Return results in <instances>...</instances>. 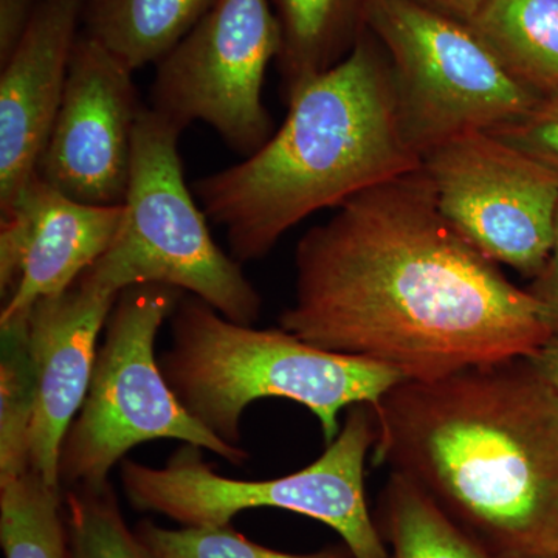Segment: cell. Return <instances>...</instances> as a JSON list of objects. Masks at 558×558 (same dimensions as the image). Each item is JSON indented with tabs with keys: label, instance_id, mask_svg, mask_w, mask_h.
Listing matches in <instances>:
<instances>
[{
	"label": "cell",
	"instance_id": "cell-1",
	"mask_svg": "<svg viewBox=\"0 0 558 558\" xmlns=\"http://www.w3.org/2000/svg\"><path fill=\"white\" fill-rule=\"evenodd\" d=\"M278 323L410 381L532 357L553 339L529 290L440 215L422 168L351 197L306 231Z\"/></svg>",
	"mask_w": 558,
	"mask_h": 558
},
{
	"label": "cell",
	"instance_id": "cell-2",
	"mask_svg": "<svg viewBox=\"0 0 558 558\" xmlns=\"http://www.w3.org/2000/svg\"><path fill=\"white\" fill-rule=\"evenodd\" d=\"M371 407L376 468L495 558H558V392L531 357L403 380Z\"/></svg>",
	"mask_w": 558,
	"mask_h": 558
},
{
	"label": "cell",
	"instance_id": "cell-3",
	"mask_svg": "<svg viewBox=\"0 0 558 558\" xmlns=\"http://www.w3.org/2000/svg\"><path fill=\"white\" fill-rule=\"evenodd\" d=\"M288 106L263 148L194 183L241 264L269 255L301 220L422 165L400 124L387 54L366 28L344 60Z\"/></svg>",
	"mask_w": 558,
	"mask_h": 558
},
{
	"label": "cell",
	"instance_id": "cell-4",
	"mask_svg": "<svg viewBox=\"0 0 558 558\" xmlns=\"http://www.w3.org/2000/svg\"><path fill=\"white\" fill-rule=\"evenodd\" d=\"M170 322L161 373L191 416L230 446L241 447L242 417L260 399L306 407L329 444L339 435L341 411L376 405L405 380L388 366L325 351L288 330L230 322L189 293Z\"/></svg>",
	"mask_w": 558,
	"mask_h": 558
},
{
	"label": "cell",
	"instance_id": "cell-5",
	"mask_svg": "<svg viewBox=\"0 0 558 558\" xmlns=\"http://www.w3.org/2000/svg\"><path fill=\"white\" fill-rule=\"evenodd\" d=\"M376 440V413L359 403L322 457L281 478H226L204 461V449L182 444L163 468L123 459L120 480L132 508L185 527L227 526L248 509L289 510L339 532L354 558H389L366 502V461Z\"/></svg>",
	"mask_w": 558,
	"mask_h": 558
},
{
	"label": "cell",
	"instance_id": "cell-6",
	"mask_svg": "<svg viewBox=\"0 0 558 558\" xmlns=\"http://www.w3.org/2000/svg\"><path fill=\"white\" fill-rule=\"evenodd\" d=\"M182 132L143 106L123 223L108 252L83 275L113 293L140 284L170 286L230 322L255 326L263 300L240 260L213 240L207 215L193 199L179 154Z\"/></svg>",
	"mask_w": 558,
	"mask_h": 558
},
{
	"label": "cell",
	"instance_id": "cell-7",
	"mask_svg": "<svg viewBox=\"0 0 558 558\" xmlns=\"http://www.w3.org/2000/svg\"><path fill=\"white\" fill-rule=\"evenodd\" d=\"M183 295L161 284L120 293L106 322L89 391L62 440L61 486H106L110 470L132 449L157 439L193 444L233 465L248 461L244 447L223 442L191 416L161 373L157 336Z\"/></svg>",
	"mask_w": 558,
	"mask_h": 558
},
{
	"label": "cell",
	"instance_id": "cell-8",
	"mask_svg": "<svg viewBox=\"0 0 558 558\" xmlns=\"http://www.w3.org/2000/svg\"><path fill=\"white\" fill-rule=\"evenodd\" d=\"M363 25L387 54L400 124L421 159L459 135L498 130L542 100L469 24L416 0H365Z\"/></svg>",
	"mask_w": 558,
	"mask_h": 558
},
{
	"label": "cell",
	"instance_id": "cell-9",
	"mask_svg": "<svg viewBox=\"0 0 558 558\" xmlns=\"http://www.w3.org/2000/svg\"><path fill=\"white\" fill-rule=\"evenodd\" d=\"M281 46L270 0H216L157 64L150 108L180 130L208 124L245 159L275 134L263 86Z\"/></svg>",
	"mask_w": 558,
	"mask_h": 558
},
{
	"label": "cell",
	"instance_id": "cell-10",
	"mask_svg": "<svg viewBox=\"0 0 558 558\" xmlns=\"http://www.w3.org/2000/svg\"><path fill=\"white\" fill-rule=\"evenodd\" d=\"M440 215L486 258L535 278L548 259L558 174L486 131L444 143L422 159Z\"/></svg>",
	"mask_w": 558,
	"mask_h": 558
},
{
	"label": "cell",
	"instance_id": "cell-11",
	"mask_svg": "<svg viewBox=\"0 0 558 558\" xmlns=\"http://www.w3.org/2000/svg\"><path fill=\"white\" fill-rule=\"evenodd\" d=\"M134 70L81 33L36 174L70 199L123 205L140 105Z\"/></svg>",
	"mask_w": 558,
	"mask_h": 558
},
{
	"label": "cell",
	"instance_id": "cell-12",
	"mask_svg": "<svg viewBox=\"0 0 558 558\" xmlns=\"http://www.w3.org/2000/svg\"><path fill=\"white\" fill-rule=\"evenodd\" d=\"M123 218L124 205L83 204L33 175L0 211V326L72 288L108 252Z\"/></svg>",
	"mask_w": 558,
	"mask_h": 558
},
{
	"label": "cell",
	"instance_id": "cell-13",
	"mask_svg": "<svg viewBox=\"0 0 558 558\" xmlns=\"http://www.w3.org/2000/svg\"><path fill=\"white\" fill-rule=\"evenodd\" d=\"M119 296L81 275L72 288L28 312L25 330L35 377L31 468L53 486H61L62 440L89 391L98 336Z\"/></svg>",
	"mask_w": 558,
	"mask_h": 558
},
{
	"label": "cell",
	"instance_id": "cell-14",
	"mask_svg": "<svg viewBox=\"0 0 558 558\" xmlns=\"http://www.w3.org/2000/svg\"><path fill=\"white\" fill-rule=\"evenodd\" d=\"M86 0H40L9 60L0 64V211L36 174L68 81Z\"/></svg>",
	"mask_w": 558,
	"mask_h": 558
},
{
	"label": "cell",
	"instance_id": "cell-15",
	"mask_svg": "<svg viewBox=\"0 0 558 558\" xmlns=\"http://www.w3.org/2000/svg\"><path fill=\"white\" fill-rule=\"evenodd\" d=\"M281 31L282 100L347 58L365 31V0H270Z\"/></svg>",
	"mask_w": 558,
	"mask_h": 558
},
{
	"label": "cell",
	"instance_id": "cell-16",
	"mask_svg": "<svg viewBox=\"0 0 558 558\" xmlns=\"http://www.w3.org/2000/svg\"><path fill=\"white\" fill-rule=\"evenodd\" d=\"M469 25L524 89L558 97V0H486Z\"/></svg>",
	"mask_w": 558,
	"mask_h": 558
},
{
	"label": "cell",
	"instance_id": "cell-17",
	"mask_svg": "<svg viewBox=\"0 0 558 558\" xmlns=\"http://www.w3.org/2000/svg\"><path fill=\"white\" fill-rule=\"evenodd\" d=\"M216 0H86L87 35L131 70L159 64Z\"/></svg>",
	"mask_w": 558,
	"mask_h": 558
},
{
	"label": "cell",
	"instance_id": "cell-18",
	"mask_svg": "<svg viewBox=\"0 0 558 558\" xmlns=\"http://www.w3.org/2000/svg\"><path fill=\"white\" fill-rule=\"evenodd\" d=\"M374 520L389 558H495L399 473H389Z\"/></svg>",
	"mask_w": 558,
	"mask_h": 558
},
{
	"label": "cell",
	"instance_id": "cell-19",
	"mask_svg": "<svg viewBox=\"0 0 558 558\" xmlns=\"http://www.w3.org/2000/svg\"><path fill=\"white\" fill-rule=\"evenodd\" d=\"M0 543L5 558H68L62 487L32 469L0 481Z\"/></svg>",
	"mask_w": 558,
	"mask_h": 558
},
{
	"label": "cell",
	"instance_id": "cell-20",
	"mask_svg": "<svg viewBox=\"0 0 558 558\" xmlns=\"http://www.w3.org/2000/svg\"><path fill=\"white\" fill-rule=\"evenodd\" d=\"M27 317L2 330L0 362V481L31 470L35 377L27 349Z\"/></svg>",
	"mask_w": 558,
	"mask_h": 558
},
{
	"label": "cell",
	"instance_id": "cell-21",
	"mask_svg": "<svg viewBox=\"0 0 558 558\" xmlns=\"http://www.w3.org/2000/svg\"><path fill=\"white\" fill-rule=\"evenodd\" d=\"M68 558H160L132 532L109 484L64 494Z\"/></svg>",
	"mask_w": 558,
	"mask_h": 558
},
{
	"label": "cell",
	"instance_id": "cell-22",
	"mask_svg": "<svg viewBox=\"0 0 558 558\" xmlns=\"http://www.w3.org/2000/svg\"><path fill=\"white\" fill-rule=\"evenodd\" d=\"M138 537L160 558H354L348 546L312 554H284L250 542L227 526L165 529L142 521Z\"/></svg>",
	"mask_w": 558,
	"mask_h": 558
},
{
	"label": "cell",
	"instance_id": "cell-23",
	"mask_svg": "<svg viewBox=\"0 0 558 558\" xmlns=\"http://www.w3.org/2000/svg\"><path fill=\"white\" fill-rule=\"evenodd\" d=\"M488 132L558 174V97L542 98L519 119Z\"/></svg>",
	"mask_w": 558,
	"mask_h": 558
},
{
	"label": "cell",
	"instance_id": "cell-24",
	"mask_svg": "<svg viewBox=\"0 0 558 558\" xmlns=\"http://www.w3.org/2000/svg\"><path fill=\"white\" fill-rule=\"evenodd\" d=\"M527 290L542 306L553 337H558V209L548 259Z\"/></svg>",
	"mask_w": 558,
	"mask_h": 558
},
{
	"label": "cell",
	"instance_id": "cell-25",
	"mask_svg": "<svg viewBox=\"0 0 558 558\" xmlns=\"http://www.w3.org/2000/svg\"><path fill=\"white\" fill-rule=\"evenodd\" d=\"M39 3L40 0H0V64L21 43Z\"/></svg>",
	"mask_w": 558,
	"mask_h": 558
},
{
	"label": "cell",
	"instance_id": "cell-26",
	"mask_svg": "<svg viewBox=\"0 0 558 558\" xmlns=\"http://www.w3.org/2000/svg\"><path fill=\"white\" fill-rule=\"evenodd\" d=\"M416 2L469 24L486 0H416Z\"/></svg>",
	"mask_w": 558,
	"mask_h": 558
},
{
	"label": "cell",
	"instance_id": "cell-27",
	"mask_svg": "<svg viewBox=\"0 0 558 558\" xmlns=\"http://www.w3.org/2000/svg\"><path fill=\"white\" fill-rule=\"evenodd\" d=\"M531 360L539 374L558 392V337H553Z\"/></svg>",
	"mask_w": 558,
	"mask_h": 558
}]
</instances>
